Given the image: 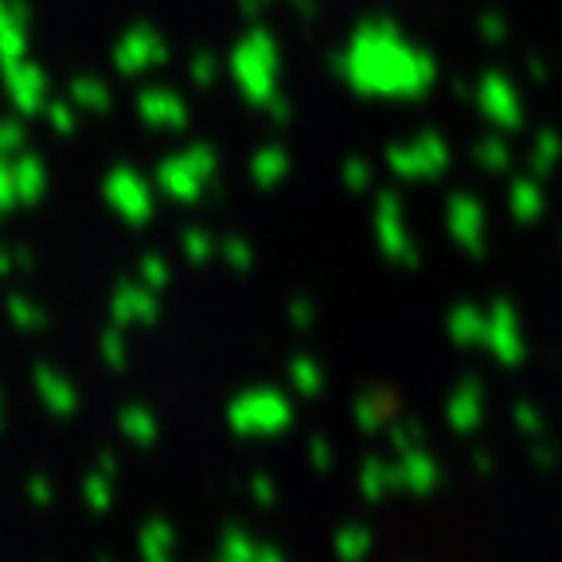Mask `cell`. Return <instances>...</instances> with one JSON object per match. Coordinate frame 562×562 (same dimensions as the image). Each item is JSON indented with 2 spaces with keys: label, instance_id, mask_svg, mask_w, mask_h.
<instances>
[{
  "label": "cell",
  "instance_id": "obj_1",
  "mask_svg": "<svg viewBox=\"0 0 562 562\" xmlns=\"http://www.w3.org/2000/svg\"><path fill=\"white\" fill-rule=\"evenodd\" d=\"M336 75L360 98L411 102L434 87L438 63L414 44H406L391 20H363L351 32L348 47L336 55Z\"/></svg>",
  "mask_w": 562,
  "mask_h": 562
},
{
  "label": "cell",
  "instance_id": "obj_2",
  "mask_svg": "<svg viewBox=\"0 0 562 562\" xmlns=\"http://www.w3.org/2000/svg\"><path fill=\"white\" fill-rule=\"evenodd\" d=\"M227 75H231V82H235L238 94H243V102L262 110V105L281 90V44L273 40V32L250 27V32L231 47Z\"/></svg>",
  "mask_w": 562,
  "mask_h": 562
},
{
  "label": "cell",
  "instance_id": "obj_3",
  "mask_svg": "<svg viewBox=\"0 0 562 562\" xmlns=\"http://www.w3.org/2000/svg\"><path fill=\"white\" fill-rule=\"evenodd\" d=\"M215 180H220V149L207 140H195L188 149L165 157L153 172L157 195L172 203H200L215 188Z\"/></svg>",
  "mask_w": 562,
  "mask_h": 562
},
{
  "label": "cell",
  "instance_id": "obj_4",
  "mask_svg": "<svg viewBox=\"0 0 562 562\" xmlns=\"http://www.w3.org/2000/svg\"><path fill=\"white\" fill-rule=\"evenodd\" d=\"M227 430L243 441L281 438L293 426V398L281 395L278 386H250L227 403Z\"/></svg>",
  "mask_w": 562,
  "mask_h": 562
},
{
  "label": "cell",
  "instance_id": "obj_5",
  "mask_svg": "<svg viewBox=\"0 0 562 562\" xmlns=\"http://www.w3.org/2000/svg\"><path fill=\"white\" fill-rule=\"evenodd\" d=\"M102 200L125 227H145V223L157 220V188H153L149 176H140L130 165H117L105 172Z\"/></svg>",
  "mask_w": 562,
  "mask_h": 562
},
{
  "label": "cell",
  "instance_id": "obj_6",
  "mask_svg": "<svg viewBox=\"0 0 562 562\" xmlns=\"http://www.w3.org/2000/svg\"><path fill=\"white\" fill-rule=\"evenodd\" d=\"M110 63L122 79H140V75L160 70L168 63V40L153 24H133L114 40Z\"/></svg>",
  "mask_w": 562,
  "mask_h": 562
},
{
  "label": "cell",
  "instance_id": "obj_7",
  "mask_svg": "<svg viewBox=\"0 0 562 562\" xmlns=\"http://www.w3.org/2000/svg\"><path fill=\"white\" fill-rule=\"evenodd\" d=\"M446 165H449L446 140L434 137V133H418V137L386 149V168L398 180H430V176L446 172Z\"/></svg>",
  "mask_w": 562,
  "mask_h": 562
},
{
  "label": "cell",
  "instance_id": "obj_8",
  "mask_svg": "<svg viewBox=\"0 0 562 562\" xmlns=\"http://www.w3.org/2000/svg\"><path fill=\"white\" fill-rule=\"evenodd\" d=\"M0 82H4V94H9L12 110L20 117H35L47 105V98H52V79H47V70L32 55H24L16 63H4L0 67Z\"/></svg>",
  "mask_w": 562,
  "mask_h": 562
},
{
  "label": "cell",
  "instance_id": "obj_9",
  "mask_svg": "<svg viewBox=\"0 0 562 562\" xmlns=\"http://www.w3.org/2000/svg\"><path fill=\"white\" fill-rule=\"evenodd\" d=\"M110 325L117 328H149L160 321V293L149 290L145 281L137 278H122L114 285V293H110Z\"/></svg>",
  "mask_w": 562,
  "mask_h": 562
},
{
  "label": "cell",
  "instance_id": "obj_10",
  "mask_svg": "<svg viewBox=\"0 0 562 562\" xmlns=\"http://www.w3.org/2000/svg\"><path fill=\"white\" fill-rule=\"evenodd\" d=\"M371 227H375V243L391 262H414V238L406 227V211L395 192H379L375 211H371Z\"/></svg>",
  "mask_w": 562,
  "mask_h": 562
},
{
  "label": "cell",
  "instance_id": "obj_11",
  "mask_svg": "<svg viewBox=\"0 0 562 562\" xmlns=\"http://www.w3.org/2000/svg\"><path fill=\"white\" fill-rule=\"evenodd\" d=\"M140 125L153 133H184L192 125V105L172 87H145L133 102Z\"/></svg>",
  "mask_w": 562,
  "mask_h": 562
},
{
  "label": "cell",
  "instance_id": "obj_12",
  "mask_svg": "<svg viewBox=\"0 0 562 562\" xmlns=\"http://www.w3.org/2000/svg\"><path fill=\"white\" fill-rule=\"evenodd\" d=\"M32 386H35V398H40L44 411L55 414V418H70V414L79 411V386L70 383L59 368H52V363H35Z\"/></svg>",
  "mask_w": 562,
  "mask_h": 562
},
{
  "label": "cell",
  "instance_id": "obj_13",
  "mask_svg": "<svg viewBox=\"0 0 562 562\" xmlns=\"http://www.w3.org/2000/svg\"><path fill=\"white\" fill-rule=\"evenodd\" d=\"M32 44V9L27 0H0V67L27 55Z\"/></svg>",
  "mask_w": 562,
  "mask_h": 562
},
{
  "label": "cell",
  "instance_id": "obj_14",
  "mask_svg": "<svg viewBox=\"0 0 562 562\" xmlns=\"http://www.w3.org/2000/svg\"><path fill=\"white\" fill-rule=\"evenodd\" d=\"M215 559L220 562H281L285 551H281L278 543H262V539H255L250 531H243V527H227L220 536V543H215Z\"/></svg>",
  "mask_w": 562,
  "mask_h": 562
},
{
  "label": "cell",
  "instance_id": "obj_15",
  "mask_svg": "<svg viewBox=\"0 0 562 562\" xmlns=\"http://www.w3.org/2000/svg\"><path fill=\"white\" fill-rule=\"evenodd\" d=\"M391 473H395V492L403 488V492H414V496H426V492L441 481L438 461H434L430 453H422L418 446L403 449V453H398V461L391 465Z\"/></svg>",
  "mask_w": 562,
  "mask_h": 562
},
{
  "label": "cell",
  "instance_id": "obj_16",
  "mask_svg": "<svg viewBox=\"0 0 562 562\" xmlns=\"http://www.w3.org/2000/svg\"><path fill=\"white\" fill-rule=\"evenodd\" d=\"M12 188H16V203H40L52 188V176H47V165L40 153L20 149L12 157Z\"/></svg>",
  "mask_w": 562,
  "mask_h": 562
},
{
  "label": "cell",
  "instance_id": "obj_17",
  "mask_svg": "<svg viewBox=\"0 0 562 562\" xmlns=\"http://www.w3.org/2000/svg\"><path fill=\"white\" fill-rule=\"evenodd\" d=\"M293 160H290V149H281V145H262V149L250 157V165H246V172H250V180H255V188H262V192H273V188L285 184V176H290Z\"/></svg>",
  "mask_w": 562,
  "mask_h": 562
},
{
  "label": "cell",
  "instance_id": "obj_18",
  "mask_svg": "<svg viewBox=\"0 0 562 562\" xmlns=\"http://www.w3.org/2000/svg\"><path fill=\"white\" fill-rule=\"evenodd\" d=\"M117 430H122V438L130 441V446L149 449V446H157V438H160V418L149 406L130 403L117 411Z\"/></svg>",
  "mask_w": 562,
  "mask_h": 562
},
{
  "label": "cell",
  "instance_id": "obj_19",
  "mask_svg": "<svg viewBox=\"0 0 562 562\" xmlns=\"http://www.w3.org/2000/svg\"><path fill=\"white\" fill-rule=\"evenodd\" d=\"M481 207H476V200H469V195H453L449 200V231H453V238L465 250H481Z\"/></svg>",
  "mask_w": 562,
  "mask_h": 562
},
{
  "label": "cell",
  "instance_id": "obj_20",
  "mask_svg": "<svg viewBox=\"0 0 562 562\" xmlns=\"http://www.w3.org/2000/svg\"><path fill=\"white\" fill-rule=\"evenodd\" d=\"M137 554L145 562H168L176 554V527L168 519H149L137 531Z\"/></svg>",
  "mask_w": 562,
  "mask_h": 562
},
{
  "label": "cell",
  "instance_id": "obj_21",
  "mask_svg": "<svg viewBox=\"0 0 562 562\" xmlns=\"http://www.w3.org/2000/svg\"><path fill=\"white\" fill-rule=\"evenodd\" d=\"M67 98L79 105V110H87V114H105V110L114 105V90L105 87L98 75H75L67 87Z\"/></svg>",
  "mask_w": 562,
  "mask_h": 562
},
{
  "label": "cell",
  "instance_id": "obj_22",
  "mask_svg": "<svg viewBox=\"0 0 562 562\" xmlns=\"http://www.w3.org/2000/svg\"><path fill=\"white\" fill-rule=\"evenodd\" d=\"M351 418H356V426H360L363 434H383L386 426H391V398L383 395V391H363L360 398H356V406H351Z\"/></svg>",
  "mask_w": 562,
  "mask_h": 562
},
{
  "label": "cell",
  "instance_id": "obj_23",
  "mask_svg": "<svg viewBox=\"0 0 562 562\" xmlns=\"http://www.w3.org/2000/svg\"><path fill=\"white\" fill-rule=\"evenodd\" d=\"M356 488H360V496L368 504H383L391 492H395V473H391V465L386 461H375V457H368L360 465V476H356Z\"/></svg>",
  "mask_w": 562,
  "mask_h": 562
},
{
  "label": "cell",
  "instance_id": "obj_24",
  "mask_svg": "<svg viewBox=\"0 0 562 562\" xmlns=\"http://www.w3.org/2000/svg\"><path fill=\"white\" fill-rule=\"evenodd\" d=\"M4 316H9V325L20 328V333H44L47 328V308L35 297H27V293H9Z\"/></svg>",
  "mask_w": 562,
  "mask_h": 562
},
{
  "label": "cell",
  "instance_id": "obj_25",
  "mask_svg": "<svg viewBox=\"0 0 562 562\" xmlns=\"http://www.w3.org/2000/svg\"><path fill=\"white\" fill-rule=\"evenodd\" d=\"M481 110L492 117V122L512 125L516 122V98H512V87L501 79H484L481 82Z\"/></svg>",
  "mask_w": 562,
  "mask_h": 562
},
{
  "label": "cell",
  "instance_id": "obj_26",
  "mask_svg": "<svg viewBox=\"0 0 562 562\" xmlns=\"http://www.w3.org/2000/svg\"><path fill=\"white\" fill-rule=\"evenodd\" d=\"M285 379H290V386L297 391V395L313 398L325 391V368L313 360V356H293L290 368H285Z\"/></svg>",
  "mask_w": 562,
  "mask_h": 562
},
{
  "label": "cell",
  "instance_id": "obj_27",
  "mask_svg": "<svg viewBox=\"0 0 562 562\" xmlns=\"http://www.w3.org/2000/svg\"><path fill=\"white\" fill-rule=\"evenodd\" d=\"M449 422H453L457 430H473L476 422H481V391H476V383L457 386V395L449 398Z\"/></svg>",
  "mask_w": 562,
  "mask_h": 562
},
{
  "label": "cell",
  "instance_id": "obj_28",
  "mask_svg": "<svg viewBox=\"0 0 562 562\" xmlns=\"http://www.w3.org/2000/svg\"><path fill=\"white\" fill-rule=\"evenodd\" d=\"M371 551V531L360 524H344L336 527V536H333V554L340 562H360L363 554Z\"/></svg>",
  "mask_w": 562,
  "mask_h": 562
},
{
  "label": "cell",
  "instance_id": "obj_29",
  "mask_svg": "<svg viewBox=\"0 0 562 562\" xmlns=\"http://www.w3.org/2000/svg\"><path fill=\"white\" fill-rule=\"evenodd\" d=\"M114 481L117 476L102 473V469H90V473L82 476V504H87L94 516L114 508Z\"/></svg>",
  "mask_w": 562,
  "mask_h": 562
},
{
  "label": "cell",
  "instance_id": "obj_30",
  "mask_svg": "<svg viewBox=\"0 0 562 562\" xmlns=\"http://www.w3.org/2000/svg\"><path fill=\"white\" fill-rule=\"evenodd\" d=\"M98 360L110 371H117V375L130 368V340H125V328H117V325L102 328V336H98Z\"/></svg>",
  "mask_w": 562,
  "mask_h": 562
},
{
  "label": "cell",
  "instance_id": "obj_31",
  "mask_svg": "<svg viewBox=\"0 0 562 562\" xmlns=\"http://www.w3.org/2000/svg\"><path fill=\"white\" fill-rule=\"evenodd\" d=\"M215 250H220V238L211 235L207 227H184L180 231V255H184V262L207 266L211 258H215Z\"/></svg>",
  "mask_w": 562,
  "mask_h": 562
},
{
  "label": "cell",
  "instance_id": "obj_32",
  "mask_svg": "<svg viewBox=\"0 0 562 562\" xmlns=\"http://www.w3.org/2000/svg\"><path fill=\"white\" fill-rule=\"evenodd\" d=\"M215 258H220L231 273H250L255 270V243L243 238V235H227V238H220Z\"/></svg>",
  "mask_w": 562,
  "mask_h": 562
},
{
  "label": "cell",
  "instance_id": "obj_33",
  "mask_svg": "<svg viewBox=\"0 0 562 562\" xmlns=\"http://www.w3.org/2000/svg\"><path fill=\"white\" fill-rule=\"evenodd\" d=\"M137 281H145L149 290L165 293L168 285H172V262H168L165 255H157V250H149V255H140L137 262V273H133Z\"/></svg>",
  "mask_w": 562,
  "mask_h": 562
},
{
  "label": "cell",
  "instance_id": "obj_34",
  "mask_svg": "<svg viewBox=\"0 0 562 562\" xmlns=\"http://www.w3.org/2000/svg\"><path fill=\"white\" fill-rule=\"evenodd\" d=\"M40 114L47 117V125H52L59 137H70V133L79 130V105L70 102L67 94H63V98H47V105L40 110Z\"/></svg>",
  "mask_w": 562,
  "mask_h": 562
},
{
  "label": "cell",
  "instance_id": "obj_35",
  "mask_svg": "<svg viewBox=\"0 0 562 562\" xmlns=\"http://www.w3.org/2000/svg\"><path fill=\"white\" fill-rule=\"evenodd\" d=\"M220 75H223L220 55H211V52H195L192 59H188V79H192V87H200V90L215 87V82H220Z\"/></svg>",
  "mask_w": 562,
  "mask_h": 562
},
{
  "label": "cell",
  "instance_id": "obj_36",
  "mask_svg": "<svg viewBox=\"0 0 562 562\" xmlns=\"http://www.w3.org/2000/svg\"><path fill=\"white\" fill-rule=\"evenodd\" d=\"M449 336H453L457 344H476L484 336V321L476 316V308H457L453 316H449Z\"/></svg>",
  "mask_w": 562,
  "mask_h": 562
},
{
  "label": "cell",
  "instance_id": "obj_37",
  "mask_svg": "<svg viewBox=\"0 0 562 562\" xmlns=\"http://www.w3.org/2000/svg\"><path fill=\"white\" fill-rule=\"evenodd\" d=\"M340 184L348 188L351 195H360L371 188V165L363 157H344L340 165Z\"/></svg>",
  "mask_w": 562,
  "mask_h": 562
},
{
  "label": "cell",
  "instance_id": "obj_38",
  "mask_svg": "<svg viewBox=\"0 0 562 562\" xmlns=\"http://www.w3.org/2000/svg\"><path fill=\"white\" fill-rule=\"evenodd\" d=\"M20 149H27V133L20 117H0V157H16Z\"/></svg>",
  "mask_w": 562,
  "mask_h": 562
},
{
  "label": "cell",
  "instance_id": "obj_39",
  "mask_svg": "<svg viewBox=\"0 0 562 562\" xmlns=\"http://www.w3.org/2000/svg\"><path fill=\"white\" fill-rule=\"evenodd\" d=\"M305 457H308V465H313L316 473H328V469L336 465V449H333V441H328L325 434H313V438H308Z\"/></svg>",
  "mask_w": 562,
  "mask_h": 562
},
{
  "label": "cell",
  "instance_id": "obj_40",
  "mask_svg": "<svg viewBox=\"0 0 562 562\" xmlns=\"http://www.w3.org/2000/svg\"><path fill=\"white\" fill-rule=\"evenodd\" d=\"M24 496H27V504H32V508H52V504H55V484H52V476L32 473L24 481Z\"/></svg>",
  "mask_w": 562,
  "mask_h": 562
},
{
  "label": "cell",
  "instance_id": "obj_41",
  "mask_svg": "<svg viewBox=\"0 0 562 562\" xmlns=\"http://www.w3.org/2000/svg\"><path fill=\"white\" fill-rule=\"evenodd\" d=\"M246 496H250L258 508H273V501H278V481H273L270 473H250V481H246Z\"/></svg>",
  "mask_w": 562,
  "mask_h": 562
},
{
  "label": "cell",
  "instance_id": "obj_42",
  "mask_svg": "<svg viewBox=\"0 0 562 562\" xmlns=\"http://www.w3.org/2000/svg\"><path fill=\"white\" fill-rule=\"evenodd\" d=\"M285 316H290V325L297 328V333H308V328L316 325V301L313 297H293L290 308H285Z\"/></svg>",
  "mask_w": 562,
  "mask_h": 562
},
{
  "label": "cell",
  "instance_id": "obj_43",
  "mask_svg": "<svg viewBox=\"0 0 562 562\" xmlns=\"http://www.w3.org/2000/svg\"><path fill=\"white\" fill-rule=\"evenodd\" d=\"M386 434H391V446H395L398 453H403V449H414V446H418V438H422V430L414 426V422H391V426H386Z\"/></svg>",
  "mask_w": 562,
  "mask_h": 562
},
{
  "label": "cell",
  "instance_id": "obj_44",
  "mask_svg": "<svg viewBox=\"0 0 562 562\" xmlns=\"http://www.w3.org/2000/svg\"><path fill=\"white\" fill-rule=\"evenodd\" d=\"M16 207V188H12V160L0 157V211Z\"/></svg>",
  "mask_w": 562,
  "mask_h": 562
},
{
  "label": "cell",
  "instance_id": "obj_45",
  "mask_svg": "<svg viewBox=\"0 0 562 562\" xmlns=\"http://www.w3.org/2000/svg\"><path fill=\"white\" fill-rule=\"evenodd\" d=\"M262 110H266V114H270V122H273V125H290V117H293V105H290V98L281 94V90L270 98V102L262 105Z\"/></svg>",
  "mask_w": 562,
  "mask_h": 562
},
{
  "label": "cell",
  "instance_id": "obj_46",
  "mask_svg": "<svg viewBox=\"0 0 562 562\" xmlns=\"http://www.w3.org/2000/svg\"><path fill=\"white\" fill-rule=\"evenodd\" d=\"M12 273H20V262H16V246H0V281H9Z\"/></svg>",
  "mask_w": 562,
  "mask_h": 562
},
{
  "label": "cell",
  "instance_id": "obj_47",
  "mask_svg": "<svg viewBox=\"0 0 562 562\" xmlns=\"http://www.w3.org/2000/svg\"><path fill=\"white\" fill-rule=\"evenodd\" d=\"M270 4H273V0H238V9H243L246 16H258V12H266Z\"/></svg>",
  "mask_w": 562,
  "mask_h": 562
},
{
  "label": "cell",
  "instance_id": "obj_48",
  "mask_svg": "<svg viewBox=\"0 0 562 562\" xmlns=\"http://www.w3.org/2000/svg\"><path fill=\"white\" fill-rule=\"evenodd\" d=\"M94 469H102V473L117 476V469H122V465H117V457H114V453H102V457H98V465H94Z\"/></svg>",
  "mask_w": 562,
  "mask_h": 562
},
{
  "label": "cell",
  "instance_id": "obj_49",
  "mask_svg": "<svg viewBox=\"0 0 562 562\" xmlns=\"http://www.w3.org/2000/svg\"><path fill=\"white\" fill-rule=\"evenodd\" d=\"M0 430H4V391H0Z\"/></svg>",
  "mask_w": 562,
  "mask_h": 562
},
{
  "label": "cell",
  "instance_id": "obj_50",
  "mask_svg": "<svg viewBox=\"0 0 562 562\" xmlns=\"http://www.w3.org/2000/svg\"><path fill=\"white\" fill-rule=\"evenodd\" d=\"M0 215H4V211H0Z\"/></svg>",
  "mask_w": 562,
  "mask_h": 562
}]
</instances>
